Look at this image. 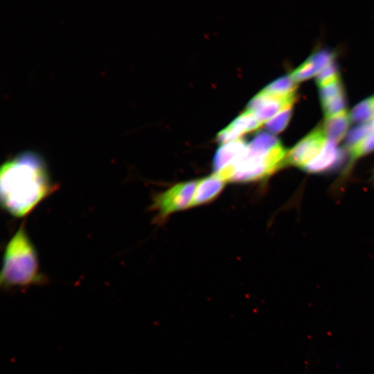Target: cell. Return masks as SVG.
I'll use <instances>...</instances> for the list:
<instances>
[{"label": "cell", "instance_id": "1", "mask_svg": "<svg viewBox=\"0 0 374 374\" xmlns=\"http://www.w3.org/2000/svg\"><path fill=\"white\" fill-rule=\"evenodd\" d=\"M55 188L46 162L35 152H21L1 165V204L13 217L29 214Z\"/></svg>", "mask_w": 374, "mask_h": 374}, {"label": "cell", "instance_id": "2", "mask_svg": "<svg viewBox=\"0 0 374 374\" xmlns=\"http://www.w3.org/2000/svg\"><path fill=\"white\" fill-rule=\"evenodd\" d=\"M286 154L275 136L260 132L236 159L214 175L224 181L242 183L262 179L286 163Z\"/></svg>", "mask_w": 374, "mask_h": 374}, {"label": "cell", "instance_id": "3", "mask_svg": "<svg viewBox=\"0 0 374 374\" xmlns=\"http://www.w3.org/2000/svg\"><path fill=\"white\" fill-rule=\"evenodd\" d=\"M44 282L35 248L21 224L5 249L1 286L4 289L26 287Z\"/></svg>", "mask_w": 374, "mask_h": 374}, {"label": "cell", "instance_id": "4", "mask_svg": "<svg viewBox=\"0 0 374 374\" xmlns=\"http://www.w3.org/2000/svg\"><path fill=\"white\" fill-rule=\"evenodd\" d=\"M197 181L177 184L157 195L152 204L160 220L170 214L191 206Z\"/></svg>", "mask_w": 374, "mask_h": 374}, {"label": "cell", "instance_id": "5", "mask_svg": "<svg viewBox=\"0 0 374 374\" xmlns=\"http://www.w3.org/2000/svg\"><path fill=\"white\" fill-rule=\"evenodd\" d=\"M327 141L323 127L315 128L287 152L286 163L305 170L321 154Z\"/></svg>", "mask_w": 374, "mask_h": 374}, {"label": "cell", "instance_id": "6", "mask_svg": "<svg viewBox=\"0 0 374 374\" xmlns=\"http://www.w3.org/2000/svg\"><path fill=\"white\" fill-rule=\"evenodd\" d=\"M296 93L280 96L260 91L248 103L247 110L252 112L262 124L267 122L280 111L292 107Z\"/></svg>", "mask_w": 374, "mask_h": 374}, {"label": "cell", "instance_id": "7", "mask_svg": "<svg viewBox=\"0 0 374 374\" xmlns=\"http://www.w3.org/2000/svg\"><path fill=\"white\" fill-rule=\"evenodd\" d=\"M225 181L215 175L197 181L191 206L211 202L221 193Z\"/></svg>", "mask_w": 374, "mask_h": 374}, {"label": "cell", "instance_id": "8", "mask_svg": "<svg viewBox=\"0 0 374 374\" xmlns=\"http://www.w3.org/2000/svg\"><path fill=\"white\" fill-rule=\"evenodd\" d=\"M247 145L245 141L241 139L221 145L213 160L214 174L231 164L244 151Z\"/></svg>", "mask_w": 374, "mask_h": 374}, {"label": "cell", "instance_id": "9", "mask_svg": "<svg viewBox=\"0 0 374 374\" xmlns=\"http://www.w3.org/2000/svg\"><path fill=\"white\" fill-rule=\"evenodd\" d=\"M350 120V114L346 111L326 117L323 130L327 140L337 145L345 136Z\"/></svg>", "mask_w": 374, "mask_h": 374}, {"label": "cell", "instance_id": "10", "mask_svg": "<svg viewBox=\"0 0 374 374\" xmlns=\"http://www.w3.org/2000/svg\"><path fill=\"white\" fill-rule=\"evenodd\" d=\"M342 152L336 144L328 141L321 154L305 169L309 172L326 171L341 160Z\"/></svg>", "mask_w": 374, "mask_h": 374}, {"label": "cell", "instance_id": "11", "mask_svg": "<svg viewBox=\"0 0 374 374\" xmlns=\"http://www.w3.org/2000/svg\"><path fill=\"white\" fill-rule=\"evenodd\" d=\"M262 123L257 119L255 115L246 110L235 118L228 127L240 139L245 133L253 132L259 128Z\"/></svg>", "mask_w": 374, "mask_h": 374}, {"label": "cell", "instance_id": "12", "mask_svg": "<svg viewBox=\"0 0 374 374\" xmlns=\"http://www.w3.org/2000/svg\"><path fill=\"white\" fill-rule=\"evenodd\" d=\"M296 82L291 78L290 75L281 77L269 83L261 91L262 93L284 96L295 93Z\"/></svg>", "mask_w": 374, "mask_h": 374}, {"label": "cell", "instance_id": "13", "mask_svg": "<svg viewBox=\"0 0 374 374\" xmlns=\"http://www.w3.org/2000/svg\"><path fill=\"white\" fill-rule=\"evenodd\" d=\"M350 119L355 123H368L374 116V96L359 103L352 109Z\"/></svg>", "mask_w": 374, "mask_h": 374}, {"label": "cell", "instance_id": "14", "mask_svg": "<svg viewBox=\"0 0 374 374\" xmlns=\"http://www.w3.org/2000/svg\"><path fill=\"white\" fill-rule=\"evenodd\" d=\"M292 107L280 111L266 122L265 128L270 134H278L287 127L292 115Z\"/></svg>", "mask_w": 374, "mask_h": 374}, {"label": "cell", "instance_id": "15", "mask_svg": "<svg viewBox=\"0 0 374 374\" xmlns=\"http://www.w3.org/2000/svg\"><path fill=\"white\" fill-rule=\"evenodd\" d=\"M348 150L351 161L374 150V129L363 139Z\"/></svg>", "mask_w": 374, "mask_h": 374}, {"label": "cell", "instance_id": "16", "mask_svg": "<svg viewBox=\"0 0 374 374\" xmlns=\"http://www.w3.org/2000/svg\"><path fill=\"white\" fill-rule=\"evenodd\" d=\"M343 93V84L339 78L321 86L319 89V96L321 104Z\"/></svg>", "mask_w": 374, "mask_h": 374}, {"label": "cell", "instance_id": "17", "mask_svg": "<svg viewBox=\"0 0 374 374\" xmlns=\"http://www.w3.org/2000/svg\"><path fill=\"white\" fill-rule=\"evenodd\" d=\"M373 129L374 125L373 123H366L350 130L346 136V145L347 148L348 149L357 143Z\"/></svg>", "mask_w": 374, "mask_h": 374}, {"label": "cell", "instance_id": "18", "mask_svg": "<svg viewBox=\"0 0 374 374\" xmlns=\"http://www.w3.org/2000/svg\"><path fill=\"white\" fill-rule=\"evenodd\" d=\"M346 100L344 93L324 103H322V107L326 118L337 115L346 111Z\"/></svg>", "mask_w": 374, "mask_h": 374}, {"label": "cell", "instance_id": "19", "mask_svg": "<svg viewBox=\"0 0 374 374\" xmlns=\"http://www.w3.org/2000/svg\"><path fill=\"white\" fill-rule=\"evenodd\" d=\"M315 74L317 75V72L314 66L310 60L307 59L290 74V76L295 82L298 83L310 78Z\"/></svg>", "mask_w": 374, "mask_h": 374}, {"label": "cell", "instance_id": "20", "mask_svg": "<svg viewBox=\"0 0 374 374\" xmlns=\"http://www.w3.org/2000/svg\"><path fill=\"white\" fill-rule=\"evenodd\" d=\"M339 78L338 66L332 61L316 75V82L321 87Z\"/></svg>", "mask_w": 374, "mask_h": 374}, {"label": "cell", "instance_id": "21", "mask_svg": "<svg viewBox=\"0 0 374 374\" xmlns=\"http://www.w3.org/2000/svg\"><path fill=\"white\" fill-rule=\"evenodd\" d=\"M335 54L329 50H321L315 52L308 57L314 66L317 73L326 65L333 61Z\"/></svg>", "mask_w": 374, "mask_h": 374}]
</instances>
